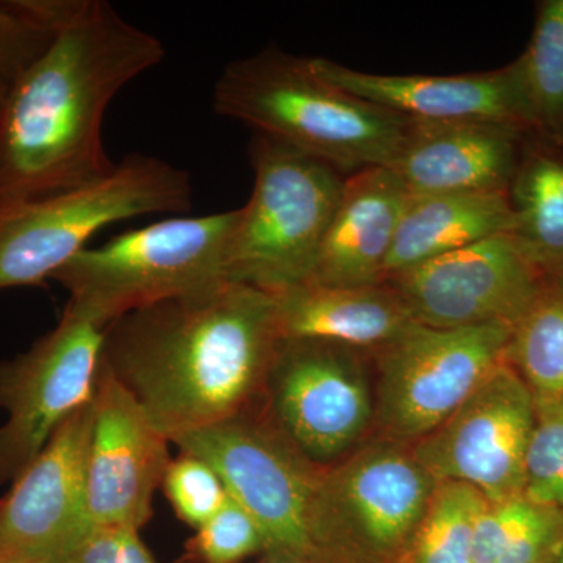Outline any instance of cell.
Here are the masks:
<instances>
[{"label": "cell", "instance_id": "obj_1", "mask_svg": "<svg viewBox=\"0 0 563 563\" xmlns=\"http://www.w3.org/2000/svg\"><path fill=\"white\" fill-rule=\"evenodd\" d=\"M165 58L162 41L103 0H66L49 46L0 106V207L84 187L117 168L102 141L107 107Z\"/></svg>", "mask_w": 563, "mask_h": 563}, {"label": "cell", "instance_id": "obj_2", "mask_svg": "<svg viewBox=\"0 0 563 563\" xmlns=\"http://www.w3.org/2000/svg\"><path fill=\"white\" fill-rule=\"evenodd\" d=\"M279 340L273 295L224 282L118 318L101 363L173 443L255 409Z\"/></svg>", "mask_w": 563, "mask_h": 563}, {"label": "cell", "instance_id": "obj_3", "mask_svg": "<svg viewBox=\"0 0 563 563\" xmlns=\"http://www.w3.org/2000/svg\"><path fill=\"white\" fill-rule=\"evenodd\" d=\"M213 109L342 174L391 168L410 122L329 84L310 58L277 47L225 66Z\"/></svg>", "mask_w": 563, "mask_h": 563}, {"label": "cell", "instance_id": "obj_4", "mask_svg": "<svg viewBox=\"0 0 563 563\" xmlns=\"http://www.w3.org/2000/svg\"><path fill=\"white\" fill-rule=\"evenodd\" d=\"M239 220L240 209L154 222L80 251L52 280L69 292L66 310L107 328L135 310L229 282Z\"/></svg>", "mask_w": 563, "mask_h": 563}, {"label": "cell", "instance_id": "obj_5", "mask_svg": "<svg viewBox=\"0 0 563 563\" xmlns=\"http://www.w3.org/2000/svg\"><path fill=\"white\" fill-rule=\"evenodd\" d=\"M190 174L129 155L109 176L74 190L0 207V291L35 287L76 257L95 233L131 218L190 210Z\"/></svg>", "mask_w": 563, "mask_h": 563}, {"label": "cell", "instance_id": "obj_6", "mask_svg": "<svg viewBox=\"0 0 563 563\" xmlns=\"http://www.w3.org/2000/svg\"><path fill=\"white\" fill-rule=\"evenodd\" d=\"M250 152L254 191L240 209L228 280L277 295L312 280L346 177L262 133Z\"/></svg>", "mask_w": 563, "mask_h": 563}, {"label": "cell", "instance_id": "obj_7", "mask_svg": "<svg viewBox=\"0 0 563 563\" xmlns=\"http://www.w3.org/2000/svg\"><path fill=\"white\" fill-rule=\"evenodd\" d=\"M210 463L261 528L269 559L325 563L318 533L322 466L303 457L262 407L174 440Z\"/></svg>", "mask_w": 563, "mask_h": 563}, {"label": "cell", "instance_id": "obj_8", "mask_svg": "<svg viewBox=\"0 0 563 563\" xmlns=\"http://www.w3.org/2000/svg\"><path fill=\"white\" fill-rule=\"evenodd\" d=\"M437 484L412 450L393 440L322 468L318 533L325 562L350 551L401 562Z\"/></svg>", "mask_w": 563, "mask_h": 563}, {"label": "cell", "instance_id": "obj_9", "mask_svg": "<svg viewBox=\"0 0 563 563\" xmlns=\"http://www.w3.org/2000/svg\"><path fill=\"white\" fill-rule=\"evenodd\" d=\"M514 325L435 329L417 324L379 351L374 417L398 443L435 431L501 363Z\"/></svg>", "mask_w": 563, "mask_h": 563}, {"label": "cell", "instance_id": "obj_10", "mask_svg": "<svg viewBox=\"0 0 563 563\" xmlns=\"http://www.w3.org/2000/svg\"><path fill=\"white\" fill-rule=\"evenodd\" d=\"M361 352L320 340L280 339L266 373L263 413L322 468L342 461L374 418Z\"/></svg>", "mask_w": 563, "mask_h": 563}, {"label": "cell", "instance_id": "obj_11", "mask_svg": "<svg viewBox=\"0 0 563 563\" xmlns=\"http://www.w3.org/2000/svg\"><path fill=\"white\" fill-rule=\"evenodd\" d=\"M106 328L63 310L58 324L0 363V485L13 483L63 422L95 398Z\"/></svg>", "mask_w": 563, "mask_h": 563}, {"label": "cell", "instance_id": "obj_12", "mask_svg": "<svg viewBox=\"0 0 563 563\" xmlns=\"http://www.w3.org/2000/svg\"><path fill=\"white\" fill-rule=\"evenodd\" d=\"M536 396L504 362L412 454L435 477L472 485L488 503L523 496Z\"/></svg>", "mask_w": 563, "mask_h": 563}, {"label": "cell", "instance_id": "obj_13", "mask_svg": "<svg viewBox=\"0 0 563 563\" xmlns=\"http://www.w3.org/2000/svg\"><path fill=\"white\" fill-rule=\"evenodd\" d=\"M544 277L501 233L444 254L385 280L418 324L435 329L515 325L531 307Z\"/></svg>", "mask_w": 563, "mask_h": 563}, {"label": "cell", "instance_id": "obj_14", "mask_svg": "<svg viewBox=\"0 0 563 563\" xmlns=\"http://www.w3.org/2000/svg\"><path fill=\"white\" fill-rule=\"evenodd\" d=\"M92 401L63 422L0 499V555L65 563L91 531L87 455Z\"/></svg>", "mask_w": 563, "mask_h": 563}, {"label": "cell", "instance_id": "obj_15", "mask_svg": "<svg viewBox=\"0 0 563 563\" xmlns=\"http://www.w3.org/2000/svg\"><path fill=\"white\" fill-rule=\"evenodd\" d=\"M169 442L140 402L106 368L99 369L87 455L91 526L141 529L172 462Z\"/></svg>", "mask_w": 563, "mask_h": 563}, {"label": "cell", "instance_id": "obj_16", "mask_svg": "<svg viewBox=\"0 0 563 563\" xmlns=\"http://www.w3.org/2000/svg\"><path fill=\"white\" fill-rule=\"evenodd\" d=\"M314 73L362 101L413 122H501L531 133L521 70L504 68L459 76H384L310 58Z\"/></svg>", "mask_w": 563, "mask_h": 563}, {"label": "cell", "instance_id": "obj_17", "mask_svg": "<svg viewBox=\"0 0 563 563\" xmlns=\"http://www.w3.org/2000/svg\"><path fill=\"white\" fill-rule=\"evenodd\" d=\"M531 133L501 122H409L391 169L410 196L507 195Z\"/></svg>", "mask_w": 563, "mask_h": 563}, {"label": "cell", "instance_id": "obj_18", "mask_svg": "<svg viewBox=\"0 0 563 563\" xmlns=\"http://www.w3.org/2000/svg\"><path fill=\"white\" fill-rule=\"evenodd\" d=\"M409 199L391 168L374 166L347 176L310 282L329 287L384 284Z\"/></svg>", "mask_w": 563, "mask_h": 563}, {"label": "cell", "instance_id": "obj_19", "mask_svg": "<svg viewBox=\"0 0 563 563\" xmlns=\"http://www.w3.org/2000/svg\"><path fill=\"white\" fill-rule=\"evenodd\" d=\"M280 339L320 340L357 351L384 350L418 322L388 284L299 285L273 295Z\"/></svg>", "mask_w": 563, "mask_h": 563}, {"label": "cell", "instance_id": "obj_20", "mask_svg": "<svg viewBox=\"0 0 563 563\" xmlns=\"http://www.w3.org/2000/svg\"><path fill=\"white\" fill-rule=\"evenodd\" d=\"M512 231L514 214L507 195L410 196L388 258L385 280L432 258Z\"/></svg>", "mask_w": 563, "mask_h": 563}, {"label": "cell", "instance_id": "obj_21", "mask_svg": "<svg viewBox=\"0 0 563 563\" xmlns=\"http://www.w3.org/2000/svg\"><path fill=\"white\" fill-rule=\"evenodd\" d=\"M514 239L544 277H563V150L529 136L507 190Z\"/></svg>", "mask_w": 563, "mask_h": 563}, {"label": "cell", "instance_id": "obj_22", "mask_svg": "<svg viewBox=\"0 0 563 563\" xmlns=\"http://www.w3.org/2000/svg\"><path fill=\"white\" fill-rule=\"evenodd\" d=\"M536 139L563 150V0H543L517 58Z\"/></svg>", "mask_w": 563, "mask_h": 563}, {"label": "cell", "instance_id": "obj_23", "mask_svg": "<svg viewBox=\"0 0 563 563\" xmlns=\"http://www.w3.org/2000/svg\"><path fill=\"white\" fill-rule=\"evenodd\" d=\"M506 362L536 396L563 393V277L544 280L514 325Z\"/></svg>", "mask_w": 563, "mask_h": 563}, {"label": "cell", "instance_id": "obj_24", "mask_svg": "<svg viewBox=\"0 0 563 563\" xmlns=\"http://www.w3.org/2000/svg\"><path fill=\"white\" fill-rule=\"evenodd\" d=\"M487 498L472 485L437 484L399 563H473V533Z\"/></svg>", "mask_w": 563, "mask_h": 563}, {"label": "cell", "instance_id": "obj_25", "mask_svg": "<svg viewBox=\"0 0 563 563\" xmlns=\"http://www.w3.org/2000/svg\"><path fill=\"white\" fill-rule=\"evenodd\" d=\"M65 0H0V77L11 84L49 46Z\"/></svg>", "mask_w": 563, "mask_h": 563}, {"label": "cell", "instance_id": "obj_26", "mask_svg": "<svg viewBox=\"0 0 563 563\" xmlns=\"http://www.w3.org/2000/svg\"><path fill=\"white\" fill-rule=\"evenodd\" d=\"M523 495L532 503L563 510V393L536 396Z\"/></svg>", "mask_w": 563, "mask_h": 563}, {"label": "cell", "instance_id": "obj_27", "mask_svg": "<svg viewBox=\"0 0 563 563\" xmlns=\"http://www.w3.org/2000/svg\"><path fill=\"white\" fill-rule=\"evenodd\" d=\"M161 488L177 518L192 529L201 528L231 499L224 481L210 463L181 451L169 462Z\"/></svg>", "mask_w": 563, "mask_h": 563}, {"label": "cell", "instance_id": "obj_28", "mask_svg": "<svg viewBox=\"0 0 563 563\" xmlns=\"http://www.w3.org/2000/svg\"><path fill=\"white\" fill-rule=\"evenodd\" d=\"M188 551L195 563H240L257 551L265 553V542L254 518L231 498L196 529Z\"/></svg>", "mask_w": 563, "mask_h": 563}, {"label": "cell", "instance_id": "obj_29", "mask_svg": "<svg viewBox=\"0 0 563 563\" xmlns=\"http://www.w3.org/2000/svg\"><path fill=\"white\" fill-rule=\"evenodd\" d=\"M563 547V510L529 499L496 563H542Z\"/></svg>", "mask_w": 563, "mask_h": 563}, {"label": "cell", "instance_id": "obj_30", "mask_svg": "<svg viewBox=\"0 0 563 563\" xmlns=\"http://www.w3.org/2000/svg\"><path fill=\"white\" fill-rule=\"evenodd\" d=\"M65 563H157L140 536L128 526H95Z\"/></svg>", "mask_w": 563, "mask_h": 563}, {"label": "cell", "instance_id": "obj_31", "mask_svg": "<svg viewBox=\"0 0 563 563\" xmlns=\"http://www.w3.org/2000/svg\"><path fill=\"white\" fill-rule=\"evenodd\" d=\"M0 563H43L29 561V559L11 558V555H0Z\"/></svg>", "mask_w": 563, "mask_h": 563}, {"label": "cell", "instance_id": "obj_32", "mask_svg": "<svg viewBox=\"0 0 563 563\" xmlns=\"http://www.w3.org/2000/svg\"><path fill=\"white\" fill-rule=\"evenodd\" d=\"M9 81L0 77V106H2L3 99H5L7 91H9Z\"/></svg>", "mask_w": 563, "mask_h": 563}, {"label": "cell", "instance_id": "obj_33", "mask_svg": "<svg viewBox=\"0 0 563 563\" xmlns=\"http://www.w3.org/2000/svg\"><path fill=\"white\" fill-rule=\"evenodd\" d=\"M542 563H563V547L558 551V553L551 555L550 559H547V561Z\"/></svg>", "mask_w": 563, "mask_h": 563}, {"label": "cell", "instance_id": "obj_34", "mask_svg": "<svg viewBox=\"0 0 563 563\" xmlns=\"http://www.w3.org/2000/svg\"><path fill=\"white\" fill-rule=\"evenodd\" d=\"M262 563H298V562L279 561V559H269V558H268V561H266V562H262Z\"/></svg>", "mask_w": 563, "mask_h": 563}]
</instances>
